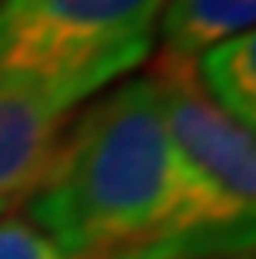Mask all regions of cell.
Wrapping results in <instances>:
<instances>
[{"mask_svg":"<svg viewBox=\"0 0 256 259\" xmlns=\"http://www.w3.org/2000/svg\"><path fill=\"white\" fill-rule=\"evenodd\" d=\"M256 0H166L160 14L163 54L196 60V57L230 37L253 30Z\"/></svg>","mask_w":256,"mask_h":259,"instance_id":"5b68a950","label":"cell"},{"mask_svg":"<svg viewBox=\"0 0 256 259\" xmlns=\"http://www.w3.org/2000/svg\"><path fill=\"white\" fill-rule=\"evenodd\" d=\"M0 259H70L50 236L33 223L7 220L0 223Z\"/></svg>","mask_w":256,"mask_h":259,"instance_id":"52a82bcc","label":"cell"},{"mask_svg":"<svg viewBox=\"0 0 256 259\" xmlns=\"http://www.w3.org/2000/svg\"><path fill=\"white\" fill-rule=\"evenodd\" d=\"M150 80L170 137V203L160 229L123 259H210L253 252L256 143L200 90L193 60L163 54Z\"/></svg>","mask_w":256,"mask_h":259,"instance_id":"7a4b0ae2","label":"cell"},{"mask_svg":"<svg viewBox=\"0 0 256 259\" xmlns=\"http://www.w3.org/2000/svg\"><path fill=\"white\" fill-rule=\"evenodd\" d=\"M166 0H0V80L70 110L150 57Z\"/></svg>","mask_w":256,"mask_h":259,"instance_id":"3957f363","label":"cell"},{"mask_svg":"<svg viewBox=\"0 0 256 259\" xmlns=\"http://www.w3.org/2000/svg\"><path fill=\"white\" fill-rule=\"evenodd\" d=\"M200 90L243 130L256 123V37L253 30L210 47L193 60Z\"/></svg>","mask_w":256,"mask_h":259,"instance_id":"8992f818","label":"cell"},{"mask_svg":"<svg viewBox=\"0 0 256 259\" xmlns=\"http://www.w3.org/2000/svg\"><path fill=\"white\" fill-rule=\"evenodd\" d=\"M210 259H253V252H240V256H210Z\"/></svg>","mask_w":256,"mask_h":259,"instance_id":"ba28073f","label":"cell"},{"mask_svg":"<svg viewBox=\"0 0 256 259\" xmlns=\"http://www.w3.org/2000/svg\"><path fill=\"white\" fill-rule=\"evenodd\" d=\"M0 213H4V199H0Z\"/></svg>","mask_w":256,"mask_h":259,"instance_id":"9c48e42d","label":"cell"},{"mask_svg":"<svg viewBox=\"0 0 256 259\" xmlns=\"http://www.w3.org/2000/svg\"><path fill=\"white\" fill-rule=\"evenodd\" d=\"M170 183L160 93L140 76L97 100L57 140L27 213L70 259H123L160 229Z\"/></svg>","mask_w":256,"mask_h":259,"instance_id":"6da1fadb","label":"cell"},{"mask_svg":"<svg viewBox=\"0 0 256 259\" xmlns=\"http://www.w3.org/2000/svg\"><path fill=\"white\" fill-rule=\"evenodd\" d=\"M67 110L0 80V199L30 190L47 169Z\"/></svg>","mask_w":256,"mask_h":259,"instance_id":"277c9868","label":"cell"}]
</instances>
